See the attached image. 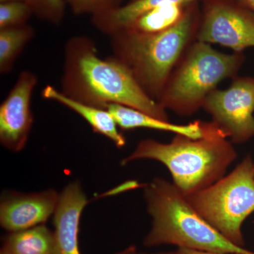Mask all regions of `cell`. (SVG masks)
<instances>
[{
    "mask_svg": "<svg viewBox=\"0 0 254 254\" xmlns=\"http://www.w3.org/2000/svg\"><path fill=\"white\" fill-rule=\"evenodd\" d=\"M114 254H178L177 250L175 252H159V253L154 254H146L142 253V252H138L135 246H130V247H127L123 251L118 252Z\"/></svg>",
    "mask_w": 254,
    "mask_h": 254,
    "instance_id": "21",
    "label": "cell"
},
{
    "mask_svg": "<svg viewBox=\"0 0 254 254\" xmlns=\"http://www.w3.org/2000/svg\"><path fill=\"white\" fill-rule=\"evenodd\" d=\"M200 14L198 2L191 3L181 19L164 31L143 33L123 29L112 34L117 58L156 101L182 55L196 41Z\"/></svg>",
    "mask_w": 254,
    "mask_h": 254,
    "instance_id": "4",
    "label": "cell"
},
{
    "mask_svg": "<svg viewBox=\"0 0 254 254\" xmlns=\"http://www.w3.org/2000/svg\"><path fill=\"white\" fill-rule=\"evenodd\" d=\"M143 197L152 220L143 240L145 247L173 245L209 253L254 254L232 244L205 221L173 182L155 177L143 185Z\"/></svg>",
    "mask_w": 254,
    "mask_h": 254,
    "instance_id": "3",
    "label": "cell"
},
{
    "mask_svg": "<svg viewBox=\"0 0 254 254\" xmlns=\"http://www.w3.org/2000/svg\"><path fill=\"white\" fill-rule=\"evenodd\" d=\"M1 3L7 2V1H27V0H0Z\"/></svg>",
    "mask_w": 254,
    "mask_h": 254,
    "instance_id": "24",
    "label": "cell"
},
{
    "mask_svg": "<svg viewBox=\"0 0 254 254\" xmlns=\"http://www.w3.org/2000/svg\"><path fill=\"white\" fill-rule=\"evenodd\" d=\"M64 84L69 97L82 103L103 109L123 105L169 121L167 110L145 93L125 64L101 59L86 40L69 45Z\"/></svg>",
    "mask_w": 254,
    "mask_h": 254,
    "instance_id": "2",
    "label": "cell"
},
{
    "mask_svg": "<svg viewBox=\"0 0 254 254\" xmlns=\"http://www.w3.org/2000/svg\"><path fill=\"white\" fill-rule=\"evenodd\" d=\"M87 204L88 199L79 182H71L60 193L53 221V254H81L78 230Z\"/></svg>",
    "mask_w": 254,
    "mask_h": 254,
    "instance_id": "11",
    "label": "cell"
},
{
    "mask_svg": "<svg viewBox=\"0 0 254 254\" xmlns=\"http://www.w3.org/2000/svg\"><path fill=\"white\" fill-rule=\"evenodd\" d=\"M178 254H217L209 253V252H198V251L187 250V249L177 248Z\"/></svg>",
    "mask_w": 254,
    "mask_h": 254,
    "instance_id": "22",
    "label": "cell"
},
{
    "mask_svg": "<svg viewBox=\"0 0 254 254\" xmlns=\"http://www.w3.org/2000/svg\"><path fill=\"white\" fill-rule=\"evenodd\" d=\"M76 14L91 13L93 15L120 6L122 0H66Z\"/></svg>",
    "mask_w": 254,
    "mask_h": 254,
    "instance_id": "20",
    "label": "cell"
},
{
    "mask_svg": "<svg viewBox=\"0 0 254 254\" xmlns=\"http://www.w3.org/2000/svg\"></svg>",
    "mask_w": 254,
    "mask_h": 254,
    "instance_id": "25",
    "label": "cell"
},
{
    "mask_svg": "<svg viewBox=\"0 0 254 254\" xmlns=\"http://www.w3.org/2000/svg\"><path fill=\"white\" fill-rule=\"evenodd\" d=\"M202 126L203 135L199 138L175 134L167 143L142 140L121 165L155 160L166 167L173 183L184 195L203 190L225 176L238 154L233 143L213 122L202 121Z\"/></svg>",
    "mask_w": 254,
    "mask_h": 254,
    "instance_id": "1",
    "label": "cell"
},
{
    "mask_svg": "<svg viewBox=\"0 0 254 254\" xmlns=\"http://www.w3.org/2000/svg\"><path fill=\"white\" fill-rule=\"evenodd\" d=\"M210 0H132L128 4L93 15V22L103 31L113 34L129 26L150 10L168 4H189Z\"/></svg>",
    "mask_w": 254,
    "mask_h": 254,
    "instance_id": "14",
    "label": "cell"
},
{
    "mask_svg": "<svg viewBox=\"0 0 254 254\" xmlns=\"http://www.w3.org/2000/svg\"><path fill=\"white\" fill-rule=\"evenodd\" d=\"M33 14L53 23L60 22L64 14V0H27Z\"/></svg>",
    "mask_w": 254,
    "mask_h": 254,
    "instance_id": "19",
    "label": "cell"
},
{
    "mask_svg": "<svg viewBox=\"0 0 254 254\" xmlns=\"http://www.w3.org/2000/svg\"><path fill=\"white\" fill-rule=\"evenodd\" d=\"M253 223L254 224V221L253 222Z\"/></svg>",
    "mask_w": 254,
    "mask_h": 254,
    "instance_id": "26",
    "label": "cell"
},
{
    "mask_svg": "<svg viewBox=\"0 0 254 254\" xmlns=\"http://www.w3.org/2000/svg\"><path fill=\"white\" fill-rule=\"evenodd\" d=\"M254 162L247 155L228 175L187 198L205 221L234 245L245 248L244 222L254 213Z\"/></svg>",
    "mask_w": 254,
    "mask_h": 254,
    "instance_id": "6",
    "label": "cell"
},
{
    "mask_svg": "<svg viewBox=\"0 0 254 254\" xmlns=\"http://www.w3.org/2000/svg\"><path fill=\"white\" fill-rule=\"evenodd\" d=\"M245 60L243 53L227 54L195 41L172 71L158 102L164 109L191 116L222 81L236 77Z\"/></svg>",
    "mask_w": 254,
    "mask_h": 254,
    "instance_id": "5",
    "label": "cell"
},
{
    "mask_svg": "<svg viewBox=\"0 0 254 254\" xmlns=\"http://www.w3.org/2000/svg\"><path fill=\"white\" fill-rule=\"evenodd\" d=\"M43 95L47 99L58 102L78 114L89 124L93 131L107 137L118 148H123L126 144V139L119 131L115 119L106 109L73 99L51 86L43 90Z\"/></svg>",
    "mask_w": 254,
    "mask_h": 254,
    "instance_id": "13",
    "label": "cell"
},
{
    "mask_svg": "<svg viewBox=\"0 0 254 254\" xmlns=\"http://www.w3.org/2000/svg\"><path fill=\"white\" fill-rule=\"evenodd\" d=\"M32 28L27 25L3 28L0 31V68L9 71L23 46L31 38Z\"/></svg>",
    "mask_w": 254,
    "mask_h": 254,
    "instance_id": "17",
    "label": "cell"
},
{
    "mask_svg": "<svg viewBox=\"0 0 254 254\" xmlns=\"http://www.w3.org/2000/svg\"><path fill=\"white\" fill-rule=\"evenodd\" d=\"M203 110L233 143L254 137V78L236 76L225 89H215L207 97Z\"/></svg>",
    "mask_w": 254,
    "mask_h": 254,
    "instance_id": "7",
    "label": "cell"
},
{
    "mask_svg": "<svg viewBox=\"0 0 254 254\" xmlns=\"http://www.w3.org/2000/svg\"><path fill=\"white\" fill-rule=\"evenodd\" d=\"M236 1L254 13V0H236Z\"/></svg>",
    "mask_w": 254,
    "mask_h": 254,
    "instance_id": "23",
    "label": "cell"
},
{
    "mask_svg": "<svg viewBox=\"0 0 254 254\" xmlns=\"http://www.w3.org/2000/svg\"><path fill=\"white\" fill-rule=\"evenodd\" d=\"M36 82L33 73H21L0 106V141L5 148L16 153L26 146L31 131V99Z\"/></svg>",
    "mask_w": 254,
    "mask_h": 254,
    "instance_id": "9",
    "label": "cell"
},
{
    "mask_svg": "<svg viewBox=\"0 0 254 254\" xmlns=\"http://www.w3.org/2000/svg\"><path fill=\"white\" fill-rule=\"evenodd\" d=\"M53 232L45 225L9 232L0 254H53Z\"/></svg>",
    "mask_w": 254,
    "mask_h": 254,
    "instance_id": "15",
    "label": "cell"
},
{
    "mask_svg": "<svg viewBox=\"0 0 254 254\" xmlns=\"http://www.w3.org/2000/svg\"><path fill=\"white\" fill-rule=\"evenodd\" d=\"M187 5L175 4L158 6L141 15L124 29L143 33L164 31L181 19L186 11Z\"/></svg>",
    "mask_w": 254,
    "mask_h": 254,
    "instance_id": "16",
    "label": "cell"
},
{
    "mask_svg": "<svg viewBox=\"0 0 254 254\" xmlns=\"http://www.w3.org/2000/svg\"><path fill=\"white\" fill-rule=\"evenodd\" d=\"M60 193L48 190L36 193H11L0 204V224L13 232L44 225L54 215Z\"/></svg>",
    "mask_w": 254,
    "mask_h": 254,
    "instance_id": "10",
    "label": "cell"
},
{
    "mask_svg": "<svg viewBox=\"0 0 254 254\" xmlns=\"http://www.w3.org/2000/svg\"><path fill=\"white\" fill-rule=\"evenodd\" d=\"M33 9L26 1H7L0 4V29L22 26L31 14Z\"/></svg>",
    "mask_w": 254,
    "mask_h": 254,
    "instance_id": "18",
    "label": "cell"
},
{
    "mask_svg": "<svg viewBox=\"0 0 254 254\" xmlns=\"http://www.w3.org/2000/svg\"><path fill=\"white\" fill-rule=\"evenodd\" d=\"M105 109L111 114L119 128L125 131L145 128L171 132L175 134L185 135L195 138L203 135V126L200 120L188 125H176L123 105L108 104Z\"/></svg>",
    "mask_w": 254,
    "mask_h": 254,
    "instance_id": "12",
    "label": "cell"
},
{
    "mask_svg": "<svg viewBox=\"0 0 254 254\" xmlns=\"http://www.w3.org/2000/svg\"><path fill=\"white\" fill-rule=\"evenodd\" d=\"M196 41L220 45L234 53L254 48V13L236 0L204 1Z\"/></svg>",
    "mask_w": 254,
    "mask_h": 254,
    "instance_id": "8",
    "label": "cell"
}]
</instances>
